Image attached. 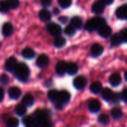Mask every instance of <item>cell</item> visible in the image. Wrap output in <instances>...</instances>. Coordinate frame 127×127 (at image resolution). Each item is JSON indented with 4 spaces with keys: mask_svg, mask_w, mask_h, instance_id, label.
<instances>
[{
    "mask_svg": "<svg viewBox=\"0 0 127 127\" xmlns=\"http://www.w3.org/2000/svg\"><path fill=\"white\" fill-rule=\"evenodd\" d=\"M78 71V66L77 64L74 63H70L67 64V68H66V72L70 74V75H74Z\"/></svg>",
    "mask_w": 127,
    "mask_h": 127,
    "instance_id": "22",
    "label": "cell"
},
{
    "mask_svg": "<svg viewBox=\"0 0 127 127\" xmlns=\"http://www.w3.org/2000/svg\"><path fill=\"white\" fill-rule=\"evenodd\" d=\"M22 55L23 57H25V59H28V60H31V59H33L34 57H35V52L31 48H25L22 52Z\"/></svg>",
    "mask_w": 127,
    "mask_h": 127,
    "instance_id": "20",
    "label": "cell"
},
{
    "mask_svg": "<svg viewBox=\"0 0 127 127\" xmlns=\"http://www.w3.org/2000/svg\"><path fill=\"white\" fill-rule=\"evenodd\" d=\"M59 92L57 90H51L48 92V97L49 99L54 103H57L58 97H59Z\"/></svg>",
    "mask_w": 127,
    "mask_h": 127,
    "instance_id": "30",
    "label": "cell"
},
{
    "mask_svg": "<svg viewBox=\"0 0 127 127\" xmlns=\"http://www.w3.org/2000/svg\"><path fill=\"white\" fill-rule=\"evenodd\" d=\"M125 79L127 80V71L125 72Z\"/></svg>",
    "mask_w": 127,
    "mask_h": 127,
    "instance_id": "46",
    "label": "cell"
},
{
    "mask_svg": "<svg viewBox=\"0 0 127 127\" xmlns=\"http://www.w3.org/2000/svg\"><path fill=\"white\" fill-rule=\"evenodd\" d=\"M17 65H18V63H17L16 59L13 57H11L7 60L5 65H4V68L7 71L13 72L17 66Z\"/></svg>",
    "mask_w": 127,
    "mask_h": 127,
    "instance_id": "4",
    "label": "cell"
},
{
    "mask_svg": "<svg viewBox=\"0 0 127 127\" xmlns=\"http://www.w3.org/2000/svg\"><path fill=\"white\" fill-rule=\"evenodd\" d=\"M116 15L119 19H127V4L118 7L116 11Z\"/></svg>",
    "mask_w": 127,
    "mask_h": 127,
    "instance_id": "16",
    "label": "cell"
},
{
    "mask_svg": "<svg viewBox=\"0 0 127 127\" xmlns=\"http://www.w3.org/2000/svg\"><path fill=\"white\" fill-rule=\"evenodd\" d=\"M120 35L123 39V41L127 42V28H124L120 32Z\"/></svg>",
    "mask_w": 127,
    "mask_h": 127,
    "instance_id": "40",
    "label": "cell"
},
{
    "mask_svg": "<svg viewBox=\"0 0 127 127\" xmlns=\"http://www.w3.org/2000/svg\"><path fill=\"white\" fill-rule=\"evenodd\" d=\"M103 47L98 43L94 44L91 48V52L94 57L100 56L103 53Z\"/></svg>",
    "mask_w": 127,
    "mask_h": 127,
    "instance_id": "13",
    "label": "cell"
},
{
    "mask_svg": "<svg viewBox=\"0 0 127 127\" xmlns=\"http://www.w3.org/2000/svg\"><path fill=\"white\" fill-rule=\"evenodd\" d=\"M123 42V39L120 35V33H115L114 34L111 38V43L113 46H118L121 45Z\"/></svg>",
    "mask_w": 127,
    "mask_h": 127,
    "instance_id": "26",
    "label": "cell"
},
{
    "mask_svg": "<svg viewBox=\"0 0 127 127\" xmlns=\"http://www.w3.org/2000/svg\"><path fill=\"white\" fill-rule=\"evenodd\" d=\"M15 112L16 115H18L19 116L25 115L26 112V106H25L23 103L18 104L15 108Z\"/></svg>",
    "mask_w": 127,
    "mask_h": 127,
    "instance_id": "29",
    "label": "cell"
},
{
    "mask_svg": "<svg viewBox=\"0 0 127 127\" xmlns=\"http://www.w3.org/2000/svg\"><path fill=\"white\" fill-rule=\"evenodd\" d=\"M67 63L65 61H59L56 65V71L59 75H63L66 72Z\"/></svg>",
    "mask_w": 127,
    "mask_h": 127,
    "instance_id": "11",
    "label": "cell"
},
{
    "mask_svg": "<svg viewBox=\"0 0 127 127\" xmlns=\"http://www.w3.org/2000/svg\"><path fill=\"white\" fill-rule=\"evenodd\" d=\"M8 95L12 99H18L21 95V90L16 86L10 87L8 89Z\"/></svg>",
    "mask_w": 127,
    "mask_h": 127,
    "instance_id": "10",
    "label": "cell"
},
{
    "mask_svg": "<svg viewBox=\"0 0 127 127\" xmlns=\"http://www.w3.org/2000/svg\"><path fill=\"white\" fill-rule=\"evenodd\" d=\"M33 97L30 94H26L22 98V103L26 106H31L33 104Z\"/></svg>",
    "mask_w": 127,
    "mask_h": 127,
    "instance_id": "23",
    "label": "cell"
},
{
    "mask_svg": "<svg viewBox=\"0 0 127 127\" xmlns=\"http://www.w3.org/2000/svg\"><path fill=\"white\" fill-rule=\"evenodd\" d=\"M39 19L42 21L47 22V21H48V20L51 19V13L48 10L43 9V10H41L39 11Z\"/></svg>",
    "mask_w": 127,
    "mask_h": 127,
    "instance_id": "17",
    "label": "cell"
},
{
    "mask_svg": "<svg viewBox=\"0 0 127 127\" xmlns=\"http://www.w3.org/2000/svg\"><path fill=\"white\" fill-rule=\"evenodd\" d=\"M15 77L22 82H25L28 80L30 74V71L28 67L25 63H19L14 70Z\"/></svg>",
    "mask_w": 127,
    "mask_h": 127,
    "instance_id": "1",
    "label": "cell"
},
{
    "mask_svg": "<svg viewBox=\"0 0 127 127\" xmlns=\"http://www.w3.org/2000/svg\"><path fill=\"white\" fill-rule=\"evenodd\" d=\"M98 121L100 124H103V125H106L109 124V118L107 115L106 114H102L99 116L98 118Z\"/></svg>",
    "mask_w": 127,
    "mask_h": 127,
    "instance_id": "35",
    "label": "cell"
},
{
    "mask_svg": "<svg viewBox=\"0 0 127 127\" xmlns=\"http://www.w3.org/2000/svg\"><path fill=\"white\" fill-rule=\"evenodd\" d=\"M49 114L50 112L48 110H37L34 113V118L35 120L48 118L49 116Z\"/></svg>",
    "mask_w": 127,
    "mask_h": 127,
    "instance_id": "19",
    "label": "cell"
},
{
    "mask_svg": "<svg viewBox=\"0 0 127 127\" xmlns=\"http://www.w3.org/2000/svg\"><path fill=\"white\" fill-rule=\"evenodd\" d=\"M49 63V58L46 54H41L36 60V65L39 68H45Z\"/></svg>",
    "mask_w": 127,
    "mask_h": 127,
    "instance_id": "7",
    "label": "cell"
},
{
    "mask_svg": "<svg viewBox=\"0 0 127 127\" xmlns=\"http://www.w3.org/2000/svg\"><path fill=\"white\" fill-rule=\"evenodd\" d=\"M13 31V27L10 22H6L2 26V34L4 36H10Z\"/></svg>",
    "mask_w": 127,
    "mask_h": 127,
    "instance_id": "12",
    "label": "cell"
},
{
    "mask_svg": "<svg viewBox=\"0 0 127 127\" xmlns=\"http://www.w3.org/2000/svg\"><path fill=\"white\" fill-rule=\"evenodd\" d=\"M121 95V99L124 101V102H127V89H125Z\"/></svg>",
    "mask_w": 127,
    "mask_h": 127,
    "instance_id": "42",
    "label": "cell"
},
{
    "mask_svg": "<svg viewBox=\"0 0 127 127\" xmlns=\"http://www.w3.org/2000/svg\"><path fill=\"white\" fill-rule=\"evenodd\" d=\"M75 31H76V30H75V28H74L72 25H68V26H66L65 28L64 29V33H65L66 35L69 36H73V35L75 33Z\"/></svg>",
    "mask_w": 127,
    "mask_h": 127,
    "instance_id": "34",
    "label": "cell"
},
{
    "mask_svg": "<svg viewBox=\"0 0 127 127\" xmlns=\"http://www.w3.org/2000/svg\"><path fill=\"white\" fill-rule=\"evenodd\" d=\"M51 3H52V0H41V4L45 7L50 6Z\"/></svg>",
    "mask_w": 127,
    "mask_h": 127,
    "instance_id": "41",
    "label": "cell"
},
{
    "mask_svg": "<svg viewBox=\"0 0 127 127\" xmlns=\"http://www.w3.org/2000/svg\"><path fill=\"white\" fill-rule=\"evenodd\" d=\"M60 5L63 8H67L71 6V0H58Z\"/></svg>",
    "mask_w": 127,
    "mask_h": 127,
    "instance_id": "37",
    "label": "cell"
},
{
    "mask_svg": "<svg viewBox=\"0 0 127 127\" xmlns=\"http://www.w3.org/2000/svg\"><path fill=\"white\" fill-rule=\"evenodd\" d=\"M47 29L48 31L49 32V33L55 37L60 36L62 33V28L60 27V25H59L57 23L54 22H51L50 24L48 25L47 26Z\"/></svg>",
    "mask_w": 127,
    "mask_h": 127,
    "instance_id": "3",
    "label": "cell"
},
{
    "mask_svg": "<svg viewBox=\"0 0 127 127\" xmlns=\"http://www.w3.org/2000/svg\"><path fill=\"white\" fill-rule=\"evenodd\" d=\"M10 10V7L7 4L6 0H1L0 1V12L1 13H7Z\"/></svg>",
    "mask_w": 127,
    "mask_h": 127,
    "instance_id": "33",
    "label": "cell"
},
{
    "mask_svg": "<svg viewBox=\"0 0 127 127\" xmlns=\"http://www.w3.org/2000/svg\"><path fill=\"white\" fill-rule=\"evenodd\" d=\"M101 108V104L97 100H91L89 102V109L92 112L96 113L100 111Z\"/></svg>",
    "mask_w": 127,
    "mask_h": 127,
    "instance_id": "8",
    "label": "cell"
},
{
    "mask_svg": "<svg viewBox=\"0 0 127 127\" xmlns=\"http://www.w3.org/2000/svg\"><path fill=\"white\" fill-rule=\"evenodd\" d=\"M51 124L48 118L36 120V127H51Z\"/></svg>",
    "mask_w": 127,
    "mask_h": 127,
    "instance_id": "25",
    "label": "cell"
},
{
    "mask_svg": "<svg viewBox=\"0 0 127 127\" xmlns=\"http://www.w3.org/2000/svg\"><path fill=\"white\" fill-rule=\"evenodd\" d=\"M83 25V21L80 17L79 16H74L71 20V25H72L75 29L80 28Z\"/></svg>",
    "mask_w": 127,
    "mask_h": 127,
    "instance_id": "24",
    "label": "cell"
},
{
    "mask_svg": "<svg viewBox=\"0 0 127 127\" xmlns=\"http://www.w3.org/2000/svg\"><path fill=\"white\" fill-rule=\"evenodd\" d=\"M109 83L112 86H118L121 83V77L118 73H115L109 77Z\"/></svg>",
    "mask_w": 127,
    "mask_h": 127,
    "instance_id": "14",
    "label": "cell"
},
{
    "mask_svg": "<svg viewBox=\"0 0 127 127\" xmlns=\"http://www.w3.org/2000/svg\"><path fill=\"white\" fill-rule=\"evenodd\" d=\"M106 25V21L102 17L96 16L89 19L86 24V29L90 32L94 31L96 29H99L103 25Z\"/></svg>",
    "mask_w": 127,
    "mask_h": 127,
    "instance_id": "2",
    "label": "cell"
},
{
    "mask_svg": "<svg viewBox=\"0 0 127 127\" xmlns=\"http://www.w3.org/2000/svg\"><path fill=\"white\" fill-rule=\"evenodd\" d=\"M100 1L106 5V4H111L114 1V0H100Z\"/></svg>",
    "mask_w": 127,
    "mask_h": 127,
    "instance_id": "43",
    "label": "cell"
},
{
    "mask_svg": "<svg viewBox=\"0 0 127 127\" xmlns=\"http://www.w3.org/2000/svg\"><path fill=\"white\" fill-rule=\"evenodd\" d=\"M23 124L25 127H36V120L32 116H26L23 119Z\"/></svg>",
    "mask_w": 127,
    "mask_h": 127,
    "instance_id": "21",
    "label": "cell"
},
{
    "mask_svg": "<svg viewBox=\"0 0 127 127\" xmlns=\"http://www.w3.org/2000/svg\"><path fill=\"white\" fill-rule=\"evenodd\" d=\"M0 82L3 85H6L9 82V77L6 74H1L0 76Z\"/></svg>",
    "mask_w": 127,
    "mask_h": 127,
    "instance_id": "38",
    "label": "cell"
},
{
    "mask_svg": "<svg viewBox=\"0 0 127 127\" xmlns=\"http://www.w3.org/2000/svg\"><path fill=\"white\" fill-rule=\"evenodd\" d=\"M90 90L94 94H99L103 91V86L100 82H95L90 86Z\"/></svg>",
    "mask_w": 127,
    "mask_h": 127,
    "instance_id": "18",
    "label": "cell"
},
{
    "mask_svg": "<svg viewBox=\"0 0 127 127\" xmlns=\"http://www.w3.org/2000/svg\"><path fill=\"white\" fill-rule=\"evenodd\" d=\"M112 116L114 119H119L122 117V112L120 109L118 108H114L112 110Z\"/></svg>",
    "mask_w": 127,
    "mask_h": 127,
    "instance_id": "32",
    "label": "cell"
},
{
    "mask_svg": "<svg viewBox=\"0 0 127 127\" xmlns=\"http://www.w3.org/2000/svg\"><path fill=\"white\" fill-rule=\"evenodd\" d=\"M10 9H16L19 5V0H6Z\"/></svg>",
    "mask_w": 127,
    "mask_h": 127,
    "instance_id": "36",
    "label": "cell"
},
{
    "mask_svg": "<svg viewBox=\"0 0 127 127\" xmlns=\"http://www.w3.org/2000/svg\"><path fill=\"white\" fill-rule=\"evenodd\" d=\"M4 98V91L3 89L0 87V101H1Z\"/></svg>",
    "mask_w": 127,
    "mask_h": 127,
    "instance_id": "44",
    "label": "cell"
},
{
    "mask_svg": "<svg viewBox=\"0 0 127 127\" xmlns=\"http://www.w3.org/2000/svg\"><path fill=\"white\" fill-rule=\"evenodd\" d=\"M7 127H19V120L16 118H10L7 121Z\"/></svg>",
    "mask_w": 127,
    "mask_h": 127,
    "instance_id": "31",
    "label": "cell"
},
{
    "mask_svg": "<svg viewBox=\"0 0 127 127\" xmlns=\"http://www.w3.org/2000/svg\"><path fill=\"white\" fill-rule=\"evenodd\" d=\"M87 80L83 76H78L74 80V86L77 89H83L86 86Z\"/></svg>",
    "mask_w": 127,
    "mask_h": 127,
    "instance_id": "6",
    "label": "cell"
},
{
    "mask_svg": "<svg viewBox=\"0 0 127 127\" xmlns=\"http://www.w3.org/2000/svg\"><path fill=\"white\" fill-rule=\"evenodd\" d=\"M121 100V95H119V94H114L111 100L114 103H118Z\"/></svg>",
    "mask_w": 127,
    "mask_h": 127,
    "instance_id": "39",
    "label": "cell"
},
{
    "mask_svg": "<svg viewBox=\"0 0 127 127\" xmlns=\"http://www.w3.org/2000/svg\"><path fill=\"white\" fill-rule=\"evenodd\" d=\"M70 97L71 95L69 94V92H68L67 91H61L59 92V97H58V100L57 103L63 105L65 103H67L69 100H70Z\"/></svg>",
    "mask_w": 127,
    "mask_h": 127,
    "instance_id": "5",
    "label": "cell"
},
{
    "mask_svg": "<svg viewBox=\"0 0 127 127\" xmlns=\"http://www.w3.org/2000/svg\"><path fill=\"white\" fill-rule=\"evenodd\" d=\"M92 10L95 13H101L105 10V4L103 2H101L100 1H96L93 4Z\"/></svg>",
    "mask_w": 127,
    "mask_h": 127,
    "instance_id": "15",
    "label": "cell"
},
{
    "mask_svg": "<svg viewBox=\"0 0 127 127\" xmlns=\"http://www.w3.org/2000/svg\"><path fill=\"white\" fill-rule=\"evenodd\" d=\"M113 95L114 94L110 89L106 88V89H103V91H102V96L105 100H107V101L111 100L113 97Z\"/></svg>",
    "mask_w": 127,
    "mask_h": 127,
    "instance_id": "27",
    "label": "cell"
},
{
    "mask_svg": "<svg viewBox=\"0 0 127 127\" xmlns=\"http://www.w3.org/2000/svg\"><path fill=\"white\" fill-rule=\"evenodd\" d=\"M65 43H66L65 39L63 36H60L56 37V39L54 42V45L57 48H62L65 45Z\"/></svg>",
    "mask_w": 127,
    "mask_h": 127,
    "instance_id": "28",
    "label": "cell"
},
{
    "mask_svg": "<svg viewBox=\"0 0 127 127\" xmlns=\"http://www.w3.org/2000/svg\"><path fill=\"white\" fill-rule=\"evenodd\" d=\"M59 20H60V22H62L63 23H65V22H67V17H65V16H61V17L59 19Z\"/></svg>",
    "mask_w": 127,
    "mask_h": 127,
    "instance_id": "45",
    "label": "cell"
},
{
    "mask_svg": "<svg viewBox=\"0 0 127 127\" xmlns=\"http://www.w3.org/2000/svg\"><path fill=\"white\" fill-rule=\"evenodd\" d=\"M98 33H99L100 36L106 38V37H109L111 35V33H112V28L109 25H103L102 27H100L98 29Z\"/></svg>",
    "mask_w": 127,
    "mask_h": 127,
    "instance_id": "9",
    "label": "cell"
}]
</instances>
